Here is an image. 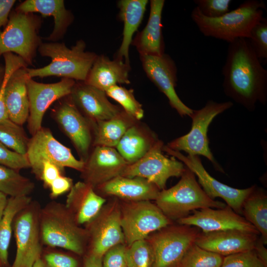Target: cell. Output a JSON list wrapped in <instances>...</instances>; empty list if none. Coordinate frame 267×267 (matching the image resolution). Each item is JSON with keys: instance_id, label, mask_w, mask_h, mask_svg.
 Returning a JSON list of instances; mask_svg holds the SVG:
<instances>
[{"instance_id": "obj_17", "label": "cell", "mask_w": 267, "mask_h": 267, "mask_svg": "<svg viewBox=\"0 0 267 267\" xmlns=\"http://www.w3.org/2000/svg\"><path fill=\"white\" fill-rule=\"evenodd\" d=\"M142 66L150 80L168 98L171 107L183 117L190 116L193 110L187 106L179 98L176 90L177 68L168 54L160 56H140Z\"/></svg>"}, {"instance_id": "obj_24", "label": "cell", "mask_w": 267, "mask_h": 267, "mask_svg": "<svg viewBox=\"0 0 267 267\" xmlns=\"http://www.w3.org/2000/svg\"><path fill=\"white\" fill-rule=\"evenodd\" d=\"M106 202L105 198L97 193L91 185L79 181L68 192L65 205L81 225L92 219Z\"/></svg>"}, {"instance_id": "obj_27", "label": "cell", "mask_w": 267, "mask_h": 267, "mask_svg": "<svg viewBox=\"0 0 267 267\" xmlns=\"http://www.w3.org/2000/svg\"><path fill=\"white\" fill-rule=\"evenodd\" d=\"M139 121L127 130L115 148L129 164L141 158L158 140L155 133Z\"/></svg>"}, {"instance_id": "obj_26", "label": "cell", "mask_w": 267, "mask_h": 267, "mask_svg": "<svg viewBox=\"0 0 267 267\" xmlns=\"http://www.w3.org/2000/svg\"><path fill=\"white\" fill-rule=\"evenodd\" d=\"M164 0H151L150 14L146 25L138 33L132 44L135 46L140 56H160L164 53L162 34V14Z\"/></svg>"}, {"instance_id": "obj_12", "label": "cell", "mask_w": 267, "mask_h": 267, "mask_svg": "<svg viewBox=\"0 0 267 267\" xmlns=\"http://www.w3.org/2000/svg\"><path fill=\"white\" fill-rule=\"evenodd\" d=\"M26 156L32 172L40 179L44 162L55 165L64 172L67 167L81 172L85 163L76 159L70 149L58 141L49 129L44 127L29 138Z\"/></svg>"}, {"instance_id": "obj_29", "label": "cell", "mask_w": 267, "mask_h": 267, "mask_svg": "<svg viewBox=\"0 0 267 267\" xmlns=\"http://www.w3.org/2000/svg\"><path fill=\"white\" fill-rule=\"evenodd\" d=\"M138 121L122 109L111 118L92 124V146L115 148L127 130Z\"/></svg>"}, {"instance_id": "obj_45", "label": "cell", "mask_w": 267, "mask_h": 267, "mask_svg": "<svg viewBox=\"0 0 267 267\" xmlns=\"http://www.w3.org/2000/svg\"><path fill=\"white\" fill-rule=\"evenodd\" d=\"M15 0H0V29L7 25Z\"/></svg>"}, {"instance_id": "obj_19", "label": "cell", "mask_w": 267, "mask_h": 267, "mask_svg": "<svg viewBox=\"0 0 267 267\" xmlns=\"http://www.w3.org/2000/svg\"><path fill=\"white\" fill-rule=\"evenodd\" d=\"M128 164L115 148L93 146L80 172L81 178L95 188L121 176Z\"/></svg>"}, {"instance_id": "obj_34", "label": "cell", "mask_w": 267, "mask_h": 267, "mask_svg": "<svg viewBox=\"0 0 267 267\" xmlns=\"http://www.w3.org/2000/svg\"><path fill=\"white\" fill-rule=\"evenodd\" d=\"M223 257L195 243L187 250L178 267H221Z\"/></svg>"}, {"instance_id": "obj_48", "label": "cell", "mask_w": 267, "mask_h": 267, "mask_svg": "<svg viewBox=\"0 0 267 267\" xmlns=\"http://www.w3.org/2000/svg\"><path fill=\"white\" fill-rule=\"evenodd\" d=\"M7 196L5 194L0 192V221L8 202V198Z\"/></svg>"}, {"instance_id": "obj_8", "label": "cell", "mask_w": 267, "mask_h": 267, "mask_svg": "<svg viewBox=\"0 0 267 267\" xmlns=\"http://www.w3.org/2000/svg\"><path fill=\"white\" fill-rule=\"evenodd\" d=\"M232 105L231 101L218 103L209 100L201 109L193 110L190 116L192 120L190 132L170 141L166 146L174 151H183L190 155H202L209 159L218 171L223 172L210 151L207 131L215 117Z\"/></svg>"}, {"instance_id": "obj_50", "label": "cell", "mask_w": 267, "mask_h": 267, "mask_svg": "<svg viewBox=\"0 0 267 267\" xmlns=\"http://www.w3.org/2000/svg\"><path fill=\"white\" fill-rule=\"evenodd\" d=\"M32 267H44L43 263L41 259L37 261Z\"/></svg>"}, {"instance_id": "obj_5", "label": "cell", "mask_w": 267, "mask_h": 267, "mask_svg": "<svg viewBox=\"0 0 267 267\" xmlns=\"http://www.w3.org/2000/svg\"><path fill=\"white\" fill-rule=\"evenodd\" d=\"M155 204L170 220L186 217L191 211L226 205L210 198L198 183L195 174L185 166L178 182L169 189L160 190Z\"/></svg>"}, {"instance_id": "obj_1", "label": "cell", "mask_w": 267, "mask_h": 267, "mask_svg": "<svg viewBox=\"0 0 267 267\" xmlns=\"http://www.w3.org/2000/svg\"><path fill=\"white\" fill-rule=\"evenodd\" d=\"M225 94L248 110L267 101V70L255 54L249 40L238 38L229 43L222 67Z\"/></svg>"}, {"instance_id": "obj_49", "label": "cell", "mask_w": 267, "mask_h": 267, "mask_svg": "<svg viewBox=\"0 0 267 267\" xmlns=\"http://www.w3.org/2000/svg\"><path fill=\"white\" fill-rule=\"evenodd\" d=\"M5 73V66L0 64V89L2 84Z\"/></svg>"}, {"instance_id": "obj_3", "label": "cell", "mask_w": 267, "mask_h": 267, "mask_svg": "<svg viewBox=\"0 0 267 267\" xmlns=\"http://www.w3.org/2000/svg\"><path fill=\"white\" fill-rule=\"evenodd\" d=\"M40 225L43 245L63 249L79 256L86 252L87 230L76 222L65 204L53 201L41 207Z\"/></svg>"}, {"instance_id": "obj_20", "label": "cell", "mask_w": 267, "mask_h": 267, "mask_svg": "<svg viewBox=\"0 0 267 267\" xmlns=\"http://www.w3.org/2000/svg\"><path fill=\"white\" fill-rule=\"evenodd\" d=\"M70 96L82 114L92 124L108 120L122 109L108 99L106 92L84 81H76Z\"/></svg>"}, {"instance_id": "obj_31", "label": "cell", "mask_w": 267, "mask_h": 267, "mask_svg": "<svg viewBox=\"0 0 267 267\" xmlns=\"http://www.w3.org/2000/svg\"><path fill=\"white\" fill-rule=\"evenodd\" d=\"M29 196L10 197L0 221V264H8V250L17 214L31 201Z\"/></svg>"}, {"instance_id": "obj_37", "label": "cell", "mask_w": 267, "mask_h": 267, "mask_svg": "<svg viewBox=\"0 0 267 267\" xmlns=\"http://www.w3.org/2000/svg\"><path fill=\"white\" fill-rule=\"evenodd\" d=\"M249 40L251 46L260 61L267 59V19L263 18L250 32Z\"/></svg>"}, {"instance_id": "obj_10", "label": "cell", "mask_w": 267, "mask_h": 267, "mask_svg": "<svg viewBox=\"0 0 267 267\" xmlns=\"http://www.w3.org/2000/svg\"><path fill=\"white\" fill-rule=\"evenodd\" d=\"M171 224L149 235L146 239L153 253L152 267H178L183 256L195 243L198 228Z\"/></svg>"}, {"instance_id": "obj_30", "label": "cell", "mask_w": 267, "mask_h": 267, "mask_svg": "<svg viewBox=\"0 0 267 267\" xmlns=\"http://www.w3.org/2000/svg\"><path fill=\"white\" fill-rule=\"evenodd\" d=\"M242 214L261 234L264 245L267 244V196L265 192L255 186L244 200Z\"/></svg>"}, {"instance_id": "obj_16", "label": "cell", "mask_w": 267, "mask_h": 267, "mask_svg": "<svg viewBox=\"0 0 267 267\" xmlns=\"http://www.w3.org/2000/svg\"><path fill=\"white\" fill-rule=\"evenodd\" d=\"M76 81L61 78L59 82L44 84L28 77L26 81L29 104L28 129L33 135L42 127L44 113L55 101L71 93Z\"/></svg>"}, {"instance_id": "obj_42", "label": "cell", "mask_w": 267, "mask_h": 267, "mask_svg": "<svg viewBox=\"0 0 267 267\" xmlns=\"http://www.w3.org/2000/svg\"><path fill=\"white\" fill-rule=\"evenodd\" d=\"M125 244L116 245L106 252L102 257L103 267H128Z\"/></svg>"}, {"instance_id": "obj_23", "label": "cell", "mask_w": 267, "mask_h": 267, "mask_svg": "<svg viewBox=\"0 0 267 267\" xmlns=\"http://www.w3.org/2000/svg\"><path fill=\"white\" fill-rule=\"evenodd\" d=\"M15 9L24 13H39L43 17H53V30L44 38L49 42H57L62 39L74 19L72 12L66 8L63 0H26Z\"/></svg>"}, {"instance_id": "obj_40", "label": "cell", "mask_w": 267, "mask_h": 267, "mask_svg": "<svg viewBox=\"0 0 267 267\" xmlns=\"http://www.w3.org/2000/svg\"><path fill=\"white\" fill-rule=\"evenodd\" d=\"M200 12L205 16L216 18L229 11L231 0H194Z\"/></svg>"}, {"instance_id": "obj_39", "label": "cell", "mask_w": 267, "mask_h": 267, "mask_svg": "<svg viewBox=\"0 0 267 267\" xmlns=\"http://www.w3.org/2000/svg\"><path fill=\"white\" fill-rule=\"evenodd\" d=\"M44 267H78L76 259L56 248L47 247L43 249L41 258Z\"/></svg>"}, {"instance_id": "obj_51", "label": "cell", "mask_w": 267, "mask_h": 267, "mask_svg": "<svg viewBox=\"0 0 267 267\" xmlns=\"http://www.w3.org/2000/svg\"></svg>"}, {"instance_id": "obj_28", "label": "cell", "mask_w": 267, "mask_h": 267, "mask_svg": "<svg viewBox=\"0 0 267 267\" xmlns=\"http://www.w3.org/2000/svg\"><path fill=\"white\" fill-rule=\"evenodd\" d=\"M147 0H121L118 2L119 16L124 23L123 39L116 58L130 64L129 49L133 37L143 19Z\"/></svg>"}, {"instance_id": "obj_36", "label": "cell", "mask_w": 267, "mask_h": 267, "mask_svg": "<svg viewBox=\"0 0 267 267\" xmlns=\"http://www.w3.org/2000/svg\"><path fill=\"white\" fill-rule=\"evenodd\" d=\"M128 267H152L154 256L152 248L146 239L136 241L127 246Z\"/></svg>"}, {"instance_id": "obj_14", "label": "cell", "mask_w": 267, "mask_h": 267, "mask_svg": "<svg viewBox=\"0 0 267 267\" xmlns=\"http://www.w3.org/2000/svg\"><path fill=\"white\" fill-rule=\"evenodd\" d=\"M59 100L52 110L53 117L72 143L80 160L85 162L92 146V123L78 109L70 94Z\"/></svg>"}, {"instance_id": "obj_4", "label": "cell", "mask_w": 267, "mask_h": 267, "mask_svg": "<svg viewBox=\"0 0 267 267\" xmlns=\"http://www.w3.org/2000/svg\"><path fill=\"white\" fill-rule=\"evenodd\" d=\"M266 8L262 0H248L222 16L211 18L204 16L196 6L191 17L199 31L211 37L231 43L236 39H249L253 27L263 17Z\"/></svg>"}, {"instance_id": "obj_33", "label": "cell", "mask_w": 267, "mask_h": 267, "mask_svg": "<svg viewBox=\"0 0 267 267\" xmlns=\"http://www.w3.org/2000/svg\"><path fill=\"white\" fill-rule=\"evenodd\" d=\"M29 141L21 126L10 120L0 123V142L11 150L26 155Z\"/></svg>"}, {"instance_id": "obj_47", "label": "cell", "mask_w": 267, "mask_h": 267, "mask_svg": "<svg viewBox=\"0 0 267 267\" xmlns=\"http://www.w3.org/2000/svg\"><path fill=\"white\" fill-rule=\"evenodd\" d=\"M261 238H258L254 250L259 259L267 266V250Z\"/></svg>"}, {"instance_id": "obj_9", "label": "cell", "mask_w": 267, "mask_h": 267, "mask_svg": "<svg viewBox=\"0 0 267 267\" xmlns=\"http://www.w3.org/2000/svg\"><path fill=\"white\" fill-rule=\"evenodd\" d=\"M41 207L32 201L16 216L13 224L16 251L11 267H32L41 259L43 251L40 213Z\"/></svg>"}, {"instance_id": "obj_2", "label": "cell", "mask_w": 267, "mask_h": 267, "mask_svg": "<svg viewBox=\"0 0 267 267\" xmlns=\"http://www.w3.org/2000/svg\"><path fill=\"white\" fill-rule=\"evenodd\" d=\"M86 44L80 40L70 48L64 43H43L38 51L43 57H50L51 62L42 68H26L29 77L44 78L56 76L75 81H85L97 55L86 51Z\"/></svg>"}, {"instance_id": "obj_22", "label": "cell", "mask_w": 267, "mask_h": 267, "mask_svg": "<svg viewBox=\"0 0 267 267\" xmlns=\"http://www.w3.org/2000/svg\"><path fill=\"white\" fill-rule=\"evenodd\" d=\"M94 188L100 196H111L124 201L155 200L160 190L152 183L139 177L118 176Z\"/></svg>"}, {"instance_id": "obj_15", "label": "cell", "mask_w": 267, "mask_h": 267, "mask_svg": "<svg viewBox=\"0 0 267 267\" xmlns=\"http://www.w3.org/2000/svg\"><path fill=\"white\" fill-rule=\"evenodd\" d=\"M163 151L182 162L198 178L203 190L212 199L222 198L234 212L242 214L243 203L251 193L255 186L246 189H237L223 184L212 177L203 167L198 156H185L180 152L173 150L164 145Z\"/></svg>"}, {"instance_id": "obj_32", "label": "cell", "mask_w": 267, "mask_h": 267, "mask_svg": "<svg viewBox=\"0 0 267 267\" xmlns=\"http://www.w3.org/2000/svg\"><path fill=\"white\" fill-rule=\"evenodd\" d=\"M35 184L17 170L0 164V192L10 197L29 196Z\"/></svg>"}, {"instance_id": "obj_25", "label": "cell", "mask_w": 267, "mask_h": 267, "mask_svg": "<svg viewBox=\"0 0 267 267\" xmlns=\"http://www.w3.org/2000/svg\"><path fill=\"white\" fill-rule=\"evenodd\" d=\"M130 70V64L116 57L111 60L104 55H97L84 82L105 92L118 84H129Z\"/></svg>"}, {"instance_id": "obj_18", "label": "cell", "mask_w": 267, "mask_h": 267, "mask_svg": "<svg viewBox=\"0 0 267 267\" xmlns=\"http://www.w3.org/2000/svg\"><path fill=\"white\" fill-rule=\"evenodd\" d=\"M177 222L180 224L200 228L203 232L235 229L260 234L251 223L227 205L221 209L206 208L194 210L192 215Z\"/></svg>"}, {"instance_id": "obj_6", "label": "cell", "mask_w": 267, "mask_h": 267, "mask_svg": "<svg viewBox=\"0 0 267 267\" xmlns=\"http://www.w3.org/2000/svg\"><path fill=\"white\" fill-rule=\"evenodd\" d=\"M42 22V17L35 13L12 10L7 25L0 31V57L12 53L32 65L43 42L39 35Z\"/></svg>"}, {"instance_id": "obj_7", "label": "cell", "mask_w": 267, "mask_h": 267, "mask_svg": "<svg viewBox=\"0 0 267 267\" xmlns=\"http://www.w3.org/2000/svg\"><path fill=\"white\" fill-rule=\"evenodd\" d=\"M119 202L121 226L127 246L172 224V220L150 201Z\"/></svg>"}, {"instance_id": "obj_43", "label": "cell", "mask_w": 267, "mask_h": 267, "mask_svg": "<svg viewBox=\"0 0 267 267\" xmlns=\"http://www.w3.org/2000/svg\"><path fill=\"white\" fill-rule=\"evenodd\" d=\"M73 180L70 178L61 175L50 184V196L51 198L57 197L70 191L73 185Z\"/></svg>"}, {"instance_id": "obj_44", "label": "cell", "mask_w": 267, "mask_h": 267, "mask_svg": "<svg viewBox=\"0 0 267 267\" xmlns=\"http://www.w3.org/2000/svg\"><path fill=\"white\" fill-rule=\"evenodd\" d=\"M64 171L55 165L48 162L43 163L40 179L46 187H49L52 182L61 175Z\"/></svg>"}, {"instance_id": "obj_46", "label": "cell", "mask_w": 267, "mask_h": 267, "mask_svg": "<svg viewBox=\"0 0 267 267\" xmlns=\"http://www.w3.org/2000/svg\"><path fill=\"white\" fill-rule=\"evenodd\" d=\"M83 267H103L102 258L87 253L84 260Z\"/></svg>"}, {"instance_id": "obj_11", "label": "cell", "mask_w": 267, "mask_h": 267, "mask_svg": "<svg viewBox=\"0 0 267 267\" xmlns=\"http://www.w3.org/2000/svg\"><path fill=\"white\" fill-rule=\"evenodd\" d=\"M85 225L88 236V253L102 258L112 247L125 244L121 223L120 202L116 198L106 202Z\"/></svg>"}, {"instance_id": "obj_38", "label": "cell", "mask_w": 267, "mask_h": 267, "mask_svg": "<svg viewBox=\"0 0 267 267\" xmlns=\"http://www.w3.org/2000/svg\"><path fill=\"white\" fill-rule=\"evenodd\" d=\"M221 267H267L254 249L223 257Z\"/></svg>"}, {"instance_id": "obj_13", "label": "cell", "mask_w": 267, "mask_h": 267, "mask_svg": "<svg viewBox=\"0 0 267 267\" xmlns=\"http://www.w3.org/2000/svg\"><path fill=\"white\" fill-rule=\"evenodd\" d=\"M163 146V142L158 139L141 158L128 164L121 176L141 178L155 185L160 190L165 189L168 179L181 177L185 166L174 157L165 156L162 152Z\"/></svg>"}, {"instance_id": "obj_35", "label": "cell", "mask_w": 267, "mask_h": 267, "mask_svg": "<svg viewBox=\"0 0 267 267\" xmlns=\"http://www.w3.org/2000/svg\"><path fill=\"white\" fill-rule=\"evenodd\" d=\"M107 96L116 101L128 114L138 121L144 116L142 105L136 99L134 90L119 85L113 86L106 91Z\"/></svg>"}, {"instance_id": "obj_21", "label": "cell", "mask_w": 267, "mask_h": 267, "mask_svg": "<svg viewBox=\"0 0 267 267\" xmlns=\"http://www.w3.org/2000/svg\"><path fill=\"white\" fill-rule=\"evenodd\" d=\"M258 234L239 230L200 232L195 243L200 247L222 256L253 250Z\"/></svg>"}, {"instance_id": "obj_41", "label": "cell", "mask_w": 267, "mask_h": 267, "mask_svg": "<svg viewBox=\"0 0 267 267\" xmlns=\"http://www.w3.org/2000/svg\"><path fill=\"white\" fill-rule=\"evenodd\" d=\"M0 164L17 171L30 168L26 155L11 150L0 142Z\"/></svg>"}]
</instances>
